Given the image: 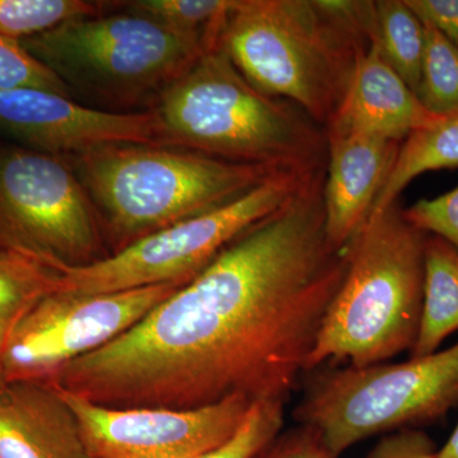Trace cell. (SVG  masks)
<instances>
[{
	"instance_id": "11",
	"label": "cell",
	"mask_w": 458,
	"mask_h": 458,
	"mask_svg": "<svg viewBox=\"0 0 458 458\" xmlns=\"http://www.w3.org/2000/svg\"><path fill=\"white\" fill-rule=\"evenodd\" d=\"M56 390L73 410L93 458H195L231 439L254 405L236 397L188 410L107 408Z\"/></svg>"
},
{
	"instance_id": "8",
	"label": "cell",
	"mask_w": 458,
	"mask_h": 458,
	"mask_svg": "<svg viewBox=\"0 0 458 458\" xmlns=\"http://www.w3.org/2000/svg\"><path fill=\"white\" fill-rule=\"evenodd\" d=\"M21 44L64 82L117 99L158 96L207 51L135 13L80 18Z\"/></svg>"
},
{
	"instance_id": "4",
	"label": "cell",
	"mask_w": 458,
	"mask_h": 458,
	"mask_svg": "<svg viewBox=\"0 0 458 458\" xmlns=\"http://www.w3.org/2000/svg\"><path fill=\"white\" fill-rule=\"evenodd\" d=\"M427 238L399 203L370 214L346 247L345 273L309 370L327 360L360 369L411 352L423 306Z\"/></svg>"
},
{
	"instance_id": "17",
	"label": "cell",
	"mask_w": 458,
	"mask_h": 458,
	"mask_svg": "<svg viewBox=\"0 0 458 458\" xmlns=\"http://www.w3.org/2000/svg\"><path fill=\"white\" fill-rule=\"evenodd\" d=\"M456 167L458 113L441 117L432 125L412 132L401 143L393 170L377 197L370 214L382 212L397 203L401 192L420 174Z\"/></svg>"
},
{
	"instance_id": "5",
	"label": "cell",
	"mask_w": 458,
	"mask_h": 458,
	"mask_svg": "<svg viewBox=\"0 0 458 458\" xmlns=\"http://www.w3.org/2000/svg\"><path fill=\"white\" fill-rule=\"evenodd\" d=\"M75 158L114 252L222 207L283 172L149 144H110Z\"/></svg>"
},
{
	"instance_id": "3",
	"label": "cell",
	"mask_w": 458,
	"mask_h": 458,
	"mask_svg": "<svg viewBox=\"0 0 458 458\" xmlns=\"http://www.w3.org/2000/svg\"><path fill=\"white\" fill-rule=\"evenodd\" d=\"M150 110L162 146L274 170L327 167L325 131L291 102L252 86L222 47L199 56Z\"/></svg>"
},
{
	"instance_id": "7",
	"label": "cell",
	"mask_w": 458,
	"mask_h": 458,
	"mask_svg": "<svg viewBox=\"0 0 458 458\" xmlns=\"http://www.w3.org/2000/svg\"><path fill=\"white\" fill-rule=\"evenodd\" d=\"M322 171L279 172L222 207L161 229L93 264L65 267L60 270L56 292L98 294L165 283L186 284Z\"/></svg>"
},
{
	"instance_id": "21",
	"label": "cell",
	"mask_w": 458,
	"mask_h": 458,
	"mask_svg": "<svg viewBox=\"0 0 458 458\" xmlns=\"http://www.w3.org/2000/svg\"><path fill=\"white\" fill-rule=\"evenodd\" d=\"M110 4L89 0H0V35L21 42L71 21L104 14Z\"/></svg>"
},
{
	"instance_id": "6",
	"label": "cell",
	"mask_w": 458,
	"mask_h": 458,
	"mask_svg": "<svg viewBox=\"0 0 458 458\" xmlns=\"http://www.w3.org/2000/svg\"><path fill=\"white\" fill-rule=\"evenodd\" d=\"M458 401V343L403 363L324 370L294 417L339 457L370 437L436 420Z\"/></svg>"
},
{
	"instance_id": "15",
	"label": "cell",
	"mask_w": 458,
	"mask_h": 458,
	"mask_svg": "<svg viewBox=\"0 0 458 458\" xmlns=\"http://www.w3.org/2000/svg\"><path fill=\"white\" fill-rule=\"evenodd\" d=\"M0 458H93L55 387L0 379Z\"/></svg>"
},
{
	"instance_id": "12",
	"label": "cell",
	"mask_w": 458,
	"mask_h": 458,
	"mask_svg": "<svg viewBox=\"0 0 458 458\" xmlns=\"http://www.w3.org/2000/svg\"><path fill=\"white\" fill-rule=\"evenodd\" d=\"M0 131L54 156L110 144L162 146L152 110L111 113L38 89L0 90Z\"/></svg>"
},
{
	"instance_id": "30",
	"label": "cell",
	"mask_w": 458,
	"mask_h": 458,
	"mask_svg": "<svg viewBox=\"0 0 458 458\" xmlns=\"http://www.w3.org/2000/svg\"><path fill=\"white\" fill-rule=\"evenodd\" d=\"M9 328L0 327V379H2V357L3 349H4L5 340H7Z\"/></svg>"
},
{
	"instance_id": "23",
	"label": "cell",
	"mask_w": 458,
	"mask_h": 458,
	"mask_svg": "<svg viewBox=\"0 0 458 458\" xmlns=\"http://www.w3.org/2000/svg\"><path fill=\"white\" fill-rule=\"evenodd\" d=\"M284 405L282 403H254L231 439L195 458H255L282 432Z\"/></svg>"
},
{
	"instance_id": "14",
	"label": "cell",
	"mask_w": 458,
	"mask_h": 458,
	"mask_svg": "<svg viewBox=\"0 0 458 458\" xmlns=\"http://www.w3.org/2000/svg\"><path fill=\"white\" fill-rule=\"evenodd\" d=\"M438 119L420 104L372 41L358 62L342 104L325 126V134L369 135L403 143Z\"/></svg>"
},
{
	"instance_id": "29",
	"label": "cell",
	"mask_w": 458,
	"mask_h": 458,
	"mask_svg": "<svg viewBox=\"0 0 458 458\" xmlns=\"http://www.w3.org/2000/svg\"><path fill=\"white\" fill-rule=\"evenodd\" d=\"M438 458H458V424L454 428V433L451 434L450 439L438 452Z\"/></svg>"
},
{
	"instance_id": "24",
	"label": "cell",
	"mask_w": 458,
	"mask_h": 458,
	"mask_svg": "<svg viewBox=\"0 0 458 458\" xmlns=\"http://www.w3.org/2000/svg\"><path fill=\"white\" fill-rule=\"evenodd\" d=\"M38 89L69 96L56 73L32 56L20 41L0 35V90Z\"/></svg>"
},
{
	"instance_id": "10",
	"label": "cell",
	"mask_w": 458,
	"mask_h": 458,
	"mask_svg": "<svg viewBox=\"0 0 458 458\" xmlns=\"http://www.w3.org/2000/svg\"><path fill=\"white\" fill-rule=\"evenodd\" d=\"M182 285L47 295L9 330L3 349V381L47 382L66 364L131 330Z\"/></svg>"
},
{
	"instance_id": "22",
	"label": "cell",
	"mask_w": 458,
	"mask_h": 458,
	"mask_svg": "<svg viewBox=\"0 0 458 458\" xmlns=\"http://www.w3.org/2000/svg\"><path fill=\"white\" fill-rule=\"evenodd\" d=\"M423 22L426 45L415 95L434 116H450L458 113V47L432 23Z\"/></svg>"
},
{
	"instance_id": "16",
	"label": "cell",
	"mask_w": 458,
	"mask_h": 458,
	"mask_svg": "<svg viewBox=\"0 0 458 458\" xmlns=\"http://www.w3.org/2000/svg\"><path fill=\"white\" fill-rule=\"evenodd\" d=\"M458 331V250L442 238L428 236L424 262L423 306L411 357L438 352Z\"/></svg>"
},
{
	"instance_id": "1",
	"label": "cell",
	"mask_w": 458,
	"mask_h": 458,
	"mask_svg": "<svg viewBox=\"0 0 458 458\" xmlns=\"http://www.w3.org/2000/svg\"><path fill=\"white\" fill-rule=\"evenodd\" d=\"M324 180L313 177L131 330L45 384L107 408L285 403L345 273V251L327 237Z\"/></svg>"
},
{
	"instance_id": "2",
	"label": "cell",
	"mask_w": 458,
	"mask_h": 458,
	"mask_svg": "<svg viewBox=\"0 0 458 458\" xmlns=\"http://www.w3.org/2000/svg\"><path fill=\"white\" fill-rule=\"evenodd\" d=\"M375 2L237 0L222 47L252 86L327 126L372 42Z\"/></svg>"
},
{
	"instance_id": "13",
	"label": "cell",
	"mask_w": 458,
	"mask_h": 458,
	"mask_svg": "<svg viewBox=\"0 0 458 458\" xmlns=\"http://www.w3.org/2000/svg\"><path fill=\"white\" fill-rule=\"evenodd\" d=\"M327 143L325 229L335 251H345L393 170L401 143L369 135L325 134Z\"/></svg>"
},
{
	"instance_id": "25",
	"label": "cell",
	"mask_w": 458,
	"mask_h": 458,
	"mask_svg": "<svg viewBox=\"0 0 458 458\" xmlns=\"http://www.w3.org/2000/svg\"><path fill=\"white\" fill-rule=\"evenodd\" d=\"M403 214L419 231L442 238L458 250V186L441 197L421 199Z\"/></svg>"
},
{
	"instance_id": "28",
	"label": "cell",
	"mask_w": 458,
	"mask_h": 458,
	"mask_svg": "<svg viewBox=\"0 0 458 458\" xmlns=\"http://www.w3.org/2000/svg\"><path fill=\"white\" fill-rule=\"evenodd\" d=\"M421 20L432 23L458 47V0H406Z\"/></svg>"
},
{
	"instance_id": "9",
	"label": "cell",
	"mask_w": 458,
	"mask_h": 458,
	"mask_svg": "<svg viewBox=\"0 0 458 458\" xmlns=\"http://www.w3.org/2000/svg\"><path fill=\"white\" fill-rule=\"evenodd\" d=\"M101 222L82 180L60 156L0 150V247L59 271L101 260Z\"/></svg>"
},
{
	"instance_id": "20",
	"label": "cell",
	"mask_w": 458,
	"mask_h": 458,
	"mask_svg": "<svg viewBox=\"0 0 458 458\" xmlns=\"http://www.w3.org/2000/svg\"><path fill=\"white\" fill-rule=\"evenodd\" d=\"M59 271L0 247V327L11 330L42 298L55 293Z\"/></svg>"
},
{
	"instance_id": "18",
	"label": "cell",
	"mask_w": 458,
	"mask_h": 458,
	"mask_svg": "<svg viewBox=\"0 0 458 458\" xmlns=\"http://www.w3.org/2000/svg\"><path fill=\"white\" fill-rule=\"evenodd\" d=\"M372 41L388 65L417 92L426 27L406 0H377Z\"/></svg>"
},
{
	"instance_id": "26",
	"label": "cell",
	"mask_w": 458,
	"mask_h": 458,
	"mask_svg": "<svg viewBox=\"0 0 458 458\" xmlns=\"http://www.w3.org/2000/svg\"><path fill=\"white\" fill-rule=\"evenodd\" d=\"M255 458H337L311 427L280 432Z\"/></svg>"
},
{
	"instance_id": "27",
	"label": "cell",
	"mask_w": 458,
	"mask_h": 458,
	"mask_svg": "<svg viewBox=\"0 0 458 458\" xmlns=\"http://www.w3.org/2000/svg\"><path fill=\"white\" fill-rule=\"evenodd\" d=\"M367 458H438V452L426 433L403 429L382 438Z\"/></svg>"
},
{
	"instance_id": "19",
	"label": "cell",
	"mask_w": 458,
	"mask_h": 458,
	"mask_svg": "<svg viewBox=\"0 0 458 458\" xmlns=\"http://www.w3.org/2000/svg\"><path fill=\"white\" fill-rule=\"evenodd\" d=\"M125 4L132 13L149 18L208 51L222 47L225 23L237 0H135Z\"/></svg>"
}]
</instances>
